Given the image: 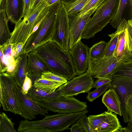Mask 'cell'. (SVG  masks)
Instances as JSON below:
<instances>
[{
	"label": "cell",
	"mask_w": 132,
	"mask_h": 132,
	"mask_svg": "<svg viewBox=\"0 0 132 132\" xmlns=\"http://www.w3.org/2000/svg\"><path fill=\"white\" fill-rule=\"evenodd\" d=\"M31 52L44 62L50 72L68 80L76 75L69 52H65L55 42L48 41Z\"/></svg>",
	"instance_id": "6da1fadb"
},
{
	"label": "cell",
	"mask_w": 132,
	"mask_h": 132,
	"mask_svg": "<svg viewBox=\"0 0 132 132\" xmlns=\"http://www.w3.org/2000/svg\"><path fill=\"white\" fill-rule=\"evenodd\" d=\"M59 0L50 6L48 12L37 29L30 36L23 47V53L27 54L47 42L51 41L58 14L62 5Z\"/></svg>",
	"instance_id": "7a4b0ae2"
},
{
	"label": "cell",
	"mask_w": 132,
	"mask_h": 132,
	"mask_svg": "<svg viewBox=\"0 0 132 132\" xmlns=\"http://www.w3.org/2000/svg\"><path fill=\"white\" fill-rule=\"evenodd\" d=\"M120 0H106L96 10L90 17L81 35L82 39L94 37L115 17L118 8Z\"/></svg>",
	"instance_id": "3957f363"
},
{
	"label": "cell",
	"mask_w": 132,
	"mask_h": 132,
	"mask_svg": "<svg viewBox=\"0 0 132 132\" xmlns=\"http://www.w3.org/2000/svg\"><path fill=\"white\" fill-rule=\"evenodd\" d=\"M50 7L43 0L29 16L15 24L11 33L10 43L14 45L22 43L24 45L35 26L47 14Z\"/></svg>",
	"instance_id": "277c9868"
},
{
	"label": "cell",
	"mask_w": 132,
	"mask_h": 132,
	"mask_svg": "<svg viewBox=\"0 0 132 132\" xmlns=\"http://www.w3.org/2000/svg\"><path fill=\"white\" fill-rule=\"evenodd\" d=\"M18 85L14 78L5 73H0V102L3 110L21 115L17 89Z\"/></svg>",
	"instance_id": "5b68a950"
},
{
	"label": "cell",
	"mask_w": 132,
	"mask_h": 132,
	"mask_svg": "<svg viewBox=\"0 0 132 132\" xmlns=\"http://www.w3.org/2000/svg\"><path fill=\"white\" fill-rule=\"evenodd\" d=\"M42 107L48 111L59 113H72L87 109V103L81 101L73 96H63L57 99L36 101Z\"/></svg>",
	"instance_id": "8992f818"
},
{
	"label": "cell",
	"mask_w": 132,
	"mask_h": 132,
	"mask_svg": "<svg viewBox=\"0 0 132 132\" xmlns=\"http://www.w3.org/2000/svg\"><path fill=\"white\" fill-rule=\"evenodd\" d=\"M94 82L92 77L86 72L60 85L56 90L63 96H73L89 92L92 88Z\"/></svg>",
	"instance_id": "52a82bcc"
},
{
	"label": "cell",
	"mask_w": 132,
	"mask_h": 132,
	"mask_svg": "<svg viewBox=\"0 0 132 132\" xmlns=\"http://www.w3.org/2000/svg\"><path fill=\"white\" fill-rule=\"evenodd\" d=\"M51 41L56 43L66 53L69 51V30L68 14L62 4L58 14Z\"/></svg>",
	"instance_id": "ba28073f"
},
{
	"label": "cell",
	"mask_w": 132,
	"mask_h": 132,
	"mask_svg": "<svg viewBox=\"0 0 132 132\" xmlns=\"http://www.w3.org/2000/svg\"><path fill=\"white\" fill-rule=\"evenodd\" d=\"M109 88L114 89L120 100L124 122H128L127 103L132 94V78L121 77H113Z\"/></svg>",
	"instance_id": "9c48e42d"
},
{
	"label": "cell",
	"mask_w": 132,
	"mask_h": 132,
	"mask_svg": "<svg viewBox=\"0 0 132 132\" xmlns=\"http://www.w3.org/2000/svg\"><path fill=\"white\" fill-rule=\"evenodd\" d=\"M9 40L0 45V71L13 77L17 70L20 56L16 45L11 44Z\"/></svg>",
	"instance_id": "30bf717a"
},
{
	"label": "cell",
	"mask_w": 132,
	"mask_h": 132,
	"mask_svg": "<svg viewBox=\"0 0 132 132\" xmlns=\"http://www.w3.org/2000/svg\"><path fill=\"white\" fill-rule=\"evenodd\" d=\"M96 9L90 10L80 17H78V13L68 15L69 50L82 39L81 35L87 22Z\"/></svg>",
	"instance_id": "8fae6325"
},
{
	"label": "cell",
	"mask_w": 132,
	"mask_h": 132,
	"mask_svg": "<svg viewBox=\"0 0 132 132\" xmlns=\"http://www.w3.org/2000/svg\"><path fill=\"white\" fill-rule=\"evenodd\" d=\"M17 95L19 106L21 113L20 115L25 119L32 120L38 114L45 116L48 111L42 107L36 101L27 94H22L19 86L17 89Z\"/></svg>",
	"instance_id": "7c38bea8"
},
{
	"label": "cell",
	"mask_w": 132,
	"mask_h": 132,
	"mask_svg": "<svg viewBox=\"0 0 132 132\" xmlns=\"http://www.w3.org/2000/svg\"><path fill=\"white\" fill-rule=\"evenodd\" d=\"M119 63L113 55L95 60L89 58L87 72L94 78L110 75Z\"/></svg>",
	"instance_id": "4fadbf2b"
},
{
	"label": "cell",
	"mask_w": 132,
	"mask_h": 132,
	"mask_svg": "<svg viewBox=\"0 0 132 132\" xmlns=\"http://www.w3.org/2000/svg\"><path fill=\"white\" fill-rule=\"evenodd\" d=\"M89 48L87 45L84 44L80 40L69 51L77 76L85 73L87 70Z\"/></svg>",
	"instance_id": "5bb4252c"
},
{
	"label": "cell",
	"mask_w": 132,
	"mask_h": 132,
	"mask_svg": "<svg viewBox=\"0 0 132 132\" xmlns=\"http://www.w3.org/2000/svg\"><path fill=\"white\" fill-rule=\"evenodd\" d=\"M27 54L28 69L27 76L34 83L35 80L40 78L43 73L50 71L44 62L32 52Z\"/></svg>",
	"instance_id": "9a60e30c"
},
{
	"label": "cell",
	"mask_w": 132,
	"mask_h": 132,
	"mask_svg": "<svg viewBox=\"0 0 132 132\" xmlns=\"http://www.w3.org/2000/svg\"><path fill=\"white\" fill-rule=\"evenodd\" d=\"M24 0H6L5 12L8 20L16 24L23 17Z\"/></svg>",
	"instance_id": "2e32d148"
},
{
	"label": "cell",
	"mask_w": 132,
	"mask_h": 132,
	"mask_svg": "<svg viewBox=\"0 0 132 132\" xmlns=\"http://www.w3.org/2000/svg\"><path fill=\"white\" fill-rule=\"evenodd\" d=\"M131 0H120L117 14L110 22L111 25L117 29L122 20H132V10L130 5Z\"/></svg>",
	"instance_id": "e0dca14e"
},
{
	"label": "cell",
	"mask_w": 132,
	"mask_h": 132,
	"mask_svg": "<svg viewBox=\"0 0 132 132\" xmlns=\"http://www.w3.org/2000/svg\"><path fill=\"white\" fill-rule=\"evenodd\" d=\"M102 102L107 108L108 111L122 116L120 102L114 89L109 88L105 92L102 98Z\"/></svg>",
	"instance_id": "ac0fdd59"
},
{
	"label": "cell",
	"mask_w": 132,
	"mask_h": 132,
	"mask_svg": "<svg viewBox=\"0 0 132 132\" xmlns=\"http://www.w3.org/2000/svg\"><path fill=\"white\" fill-rule=\"evenodd\" d=\"M105 118L96 132H118L122 127L117 114L107 111Z\"/></svg>",
	"instance_id": "d6986e66"
},
{
	"label": "cell",
	"mask_w": 132,
	"mask_h": 132,
	"mask_svg": "<svg viewBox=\"0 0 132 132\" xmlns=\"http://www.w3.org/2000/svg\"><path fill=\"white\" fill-rule=\"evenodd\" d=\"M113 77H121L132 78V56L119 61L111 73Z\"/></svg>",
	"instance_id": "ffe728a7"
},
{
	"label": "cell",
	"mask_w": 132,
	"mask_h": 132,
	"mask_svg": "<svg viewBox=\"0 0 132 132\" xmlns=\"http://www.w3.org/2000/svg\"><path fill=\"white\" fill-rule=\"evenodd\" d=\"M36 101L54 100L61 98L62 96L56 89L50 93L42 89H37L32 85L27 94Z\"/></svg>",
	"instance_id": "44dd1931"
},
{
	"label": "cell",
	"mask_w": 132,
	"mask_h": 132,
	"mask_svg": "<svg viewBox=\"0 0 132 132\" xmlns=\"http://www.w3.org/2000/svg\"><path fill=\"white\" fill-rule=\"evenodd\" d=\"M27 61V54L23 53L19 56L17 70L14 75L12 77L21 88L28 73Z\"/></svg>",
	"instance_id": "7402d4cb"
},
{
	"label": "cell",
	"mask_w": 132,
	"mask_h": 132,
	"mask_svg": "<svg viewBox=\"0 0 132 132\" xmlns=\"http://www.w3.org/2000/svg\"><path fill=\"white\" fill-rule=\"evenodd\" d=\"M127 25V21L124 19H122L116 31L113 33L108 35L110 37V39L109 42L107 43L104 57L113 55L119 35Z\"/></svg>",
	"instance_id": "603a6c76"
},
{
	"label": "cell",
	"mask_w": 132,
	"mask_h": 132,
	"mask_svg": "<svg viewBox=\"0 0 132 132\" xmlns=\"http://www.w3.org/2000/svg\"><path fill=\"white\" fill-rule=\"evenodd\" d=\"M5 9L0 10V45H2L9 40L11 33L10 31Z\"/></svg>",
	"instance_id": "cb8c5ba5"
},
{
	"label": "cell",
	"mask_w": 132,
	"mask_h": 132,
	"mask_svg": "<svg viewBox=\"0 0 132 132\" xmlns=\"http://www.w3.org/2000/svg\"><path fill=\"white\" fill-rule=\"evenodd\" d=\"M62 83L39 78L34 82L33 85L36 88L50 93L54 92Z\"/></svg>",
	"instance_id": "d4e9b609"
},
{
	"label": "cell",
	"mask_w": 132,
	"mask_h": 132,
	"mask_svg": "<svg viewBox=\"0 0 132 132\" xmlns=\"http://www.w3.org/2000/svg\"><path fill=\"white\" fill-rule=\"evenodd\" d=\"M107 43L101 40L93 45L89 48L88 54L89 59H98L104 57Z\"/></svg>",
	"instance_id": "484cf974"
},
{
	"label": "cell",
	"mask_w": 132,
	"mask_h": 132,
	"mask_svg": "<svg viewBox=\"0 0 132 132\" xmlns=\"http://www.w3.org/2000/svg\"><path fill=\"white\" fill-rule=\"evenodd\" d=\"M126 26L120 33L113 55L118 61L125 58L126 55L125 51V32Z\"/></svg>",
	"instance_id": "4316f807"
},
{
	"label": "cell",
	"mask_w": 132,
	"mask_h": 132,
	"mask_svg": "<svg viewBox=\"0 0 132 132\" xmlns=\"http://www.w3.org/2000/svg\"><path fill=\"white\" fill-rule=\"evenodd\" d=\"M14 123L4 112L0 114V132H16L14 129Z\"/></svg>",
	"instance_id": "83f0119b"
},
{
	"label": "cell",
	"mask_w": 132,
	"mask_h": 132,
	"mask_svg": "<svg viewBox=\"0 0 132 132\" xmlns=\"http://www.w3.org/2000/svg\"><path fill=\"white\" fill-rule=\"evenodd\" d=\"M89 0H77L71 4H64L68 14L77 13L82 9Z\"/></svg>",
	"instance_id": "f1b7e54d"
},
{
	"label": "cell",
	"mask_w": 132,
	"mask_h": 132,
	"mask_svg": "<svg viewBox=\"0 0 132 132\" xmlns=\"http://www.w3.org/2000/svg\"><path fill=\"white\" fill-rule=\"evenodd\" d=\"M126 58L132 56V27L127 21L125 32Z\"/></svg>",
	"instance_id": "f546056e"
},
{
	"label": "cell",
	"mask_w": 132,
	"mask_h": 132,
	"mask_svg": "<svg viewBox=\"0 0 132 132\" xmlns=\"http://www.w3.org/2000/svg\"><path fill=\"white\" fill-rule=\"evenodd\" d=\"M110 82L97 87L95 90L93 92H89L88 93L86 97L87 99L90 102H93L104 93L109 88Z\"/></svg>",
	"instance_id": "4dcf8cb0"
},
{
	"label": "cell",
	"mask_w": 132,
	"mask_h": 132,
	"mask_svg": "<svg viewBox=\"0 0 132 132\" xmlns=\"http://www.w3.org/2000/svg\"><path fill=\"white\" fill-rule=\"evenodd\" d=\"M106 114V111H105L98 115H90L88 117L90 125L95 132L105 119Z\"/></svg>",
	"instance_id": "1f68e13d"
},
{
	"label": "cell",
	"mask_w": 132,
	"mask_h": 132,
	"mask_svg": "<svg viewBox=\"0 0 132 132\" xmlns=\"http://www.w3.org/2000/svg\"><path fill=\"white\" fill-rule=\"evenodd\" d=\"M106 0H89L81 11L78 13V17L82 16L92 9H97Z\"/></svg>",
	"instance_id": "d6a6232c"
},
{
	"label": "cell",
	"mask_w": 132,
	"mask_h": 132,
	"mask_svg": "<svg viewBox=\"0 0 132 132\" xmlns=\"http://www.w3.org/2000/svg\"><path fill=\"white\" fill-rule=\"evenodd\" d=\"M40 78L61 82L63 84L68 81L67 80L49 71L43 73L41 76Z\"/></svg>",
	"instance_id": "836d02e7"
},
{
	"label": "cell",
	"mask_w": 132,
	"mask_h": 132,
	"mask_svg": "<svg viewBox=\"0 0 132 132\" xmlns=\"http://www.w3.org/2000/svg\"><path fill=\"white\" fill-rule=\"evenodd\" d=\"M112 77L110 75L105 76L98 78L93 84L92 88H97L105 84L110 82Z\"/></svg>",
	"instance_id": "e575fe53"
},
{
	"label": "cell",
	"mask_w": 132,
	"mask_h": 132,
	"mask_svg": "<svg viewBox=\"0 0 132 132\" xmlns=\"http://www.w3.org/2000/svg\"><path fill=\"white\" fill-rule=\"evenodd\" d=\"M77 121L81 123L86 132H95L92 127L86 114L79 118Z\"/></svg>",
	"instance_id": "d590c367"
},
{
	"label": "cell",
	"mask_w": 132,
	"mask_h": 132,
	"mask_svg": "<svg viewBox=\"0 0 132 132\" xmlns=\"http://www.w3.org/2000/svg\"><path fill=\"white\" fill-rule=\"evenodd\" d=\"M33 85L31 79L27 76H26L23 85L21 88V91L22 94H27Z\"/></svg>",
	"instance_id": "8d00e7d4"
},
{
	"label": "cell",
	"mask_w": 132,
	"mask_h": 132,
	"mask_svg": "<svg viewBox=\"0 0 132 132\" xmlns=\"http://www.w3.org/2000/svg\"><path fill=\"white\" fill-rule=\"evenodd\" d=\"M70 129L71 132H86L81 123L78 122L73 125Z\"/></svg>",
	"instance_id": "74e56055"
},
{
	"label": "cell",
	"mask_w": 132,
	"mask_h": 132,
	"mask_svg": "<svg viewBox=\"0 0 132 132\" xmlns=\"http://www.w3.org/2000/svg\"><path fill=\"white\" fill-rule=\"evenodd\" d=\"M32 0H24V7L23 17L25 18L27 17L30 9Z\"/></svg>",
	"instance_id": "f35d334b"
},
{
	"label": "cell",
	"mask_w": 132,
	"mask_h": 132,
	"mask_svg": "<svg viewBox=\"0 0 132 132\" xmlns=\"http://www.w3.org/2000/svg\"><path fill=\"white\" fill-rule=\"evenodd\" d=\"M43 0H32L30 9L26 18L28 17L31 14V13L36 9L37 7L39 5Z\"/></svg>",
	"instance_id": "ab89813d"
},
{
	"label": "cell",
	"mask_w": 132,
	"mask_h": 132,
	"mask_svg": "<svg viewBox=\"0 0 132 132\" xmlns=\"http://www.w3.org/2000/svg\"><path fill=\"white\" fill-rule=\"evenodd\" d=\"M127 112L129 118H132V96H130L127 103Z\"/></svg>",
	"instance_id": "60d3db41"
},
{
	"label": "cell",
	"mask_w": 132,
	"mask_h": 132,
	"mask_svg": "<svg viewBox=\"0 0 132 132\" xmlns=\"http://www.w3.org/2000/svg\"><path fill=\"white\" fill-rule=\"evenodd\" d=\"M126 127L129 130L130 132H132V118H129Z\"/></svg>",
	"instance_id": "b9f144b4"
},
{
	"label": "cell",
	"mask_w": 132,
	"mask_h": 132,
	"mask_svg": "<svg viewBox=\"0 0 132 132\" xmlns=\"http://www.w3.org/2000/svg\"><path fill=\"white\" fill-rule=\"evenodd\" d=\"M62 4H65L73 3L77 0H60Z\"/></svg>",
	"instance_id": "7bdbcfd3"
},
{
	"label": "cell",
	"mask_w": 132,
	"mask_h": 132,
	"mask_svg": "<svg viewBox=\"0 0 132 132\" xmlns=\"http://www.w3.org/2000/svg\"><path fill=\"white\" fill-rule=\"evenodd\" d=\"M47 3L48 6H49L55 3L59 0H45Z\"/></svg>",
	"instance_id": "ee69618b"
},
{
	"label": "cell",
	"mask_w": 132,
	"mask_h": 132,
	"mask_svg": "<svg viewBox=\"0 0 132 132\" xmlns=\"http://www.w3.org/2000/svg\"><path fill=\"white\" fill-rule=\"evenodd\" d=\"M127 21L129 22L131 26L132 27V20H128Z\"/></svg>",
	"instance_id": "f6af8a7d"
},
{
	"label": "cell",
	"mask_w": 132,
	"mask_h": 132,
	"mask_svg": "<svg viewBox=\"0 0 132 132\" xmlns=\"http://www.w3.org/2000/svg\"><path fill=\"white\" fill-rule=\"evenodd\" d=\"M130 5L132 10V0H131Z\"/></svg>",
	"instance_id": "bcb514c9"
},
{
	"label": "cell",
	"mask_w": 132,
	"mask_h": 132,
	"mask_svg": "<svg viewBox=\"0 0 132 132\" xmlns=\"http://www.w3.org/2000/svg\"><path fill=\"white\" fill-rule=\"evenodd\" d=\"M2 1V0H0V3Z\"/></svg>",
	"instance_id": "7dc6e473"
},
{
	"label": "cell",
	"mask_w": 132,
	"mask_h": 132,
	"mask_svg": "<svg viewBox=\"0 0 132 132\" xmlns=\"http://www.w3.org/2000/svg\"></svg>",
	"instance_id": "c3c4849f"
}]
</instances>
